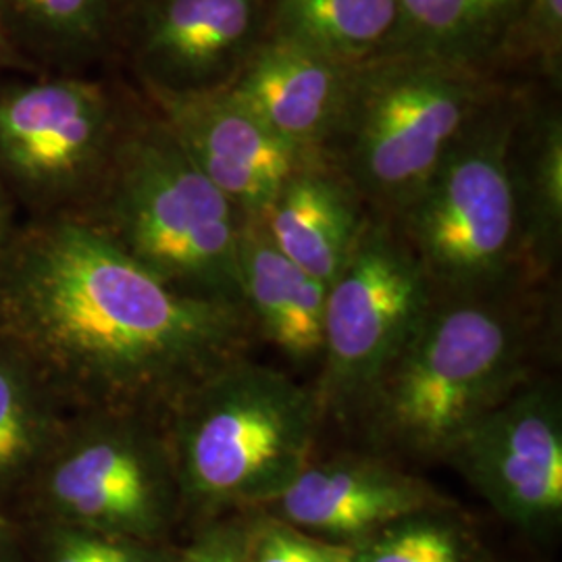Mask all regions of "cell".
Wrapping results in <instances>:
<instances>
[{"label":"cell","mask_w":562,"mask_h":562,"mask_svg":"<svg viewBox=\"0 0 562 562\" xmlns=\"http://www.w3.org/2000/svg\"><path fill=\"white\" fill-rule=\"evenodd\" d=\"M9 227H11V215H9V202L4 196V190L0 186V269L7 261V248H9Z\"/></svg>","instance_id":"cell-28"},{"label":"cell","mask_w":562,"mask_h":562,"mask_svg":"<svg viewBox=\"0 0 562 562\" xmlns=\"http://www.w3.org/2000/svg\"><path fill=\"white\" fill-rule=\"evenodd\" d=\"M180 498L206 510L281 496L313 461L322 402L273 367L236 359L173 406Z\"/></svg>","instance_id":"cell-3"},{"label":"cell","mask_w":562,"mask_h":562,"mask_svg":"<svg viewBox=\"0 0 562 562\" xmlns=\"http://www.w3.org/2000/svg\"><path fill=\"white\" fill-rule=\"evenodd\" d=\"M44 496L63 525L150 542L171 521L180 485L169 442L111 411L81 425L46 464Z\"/></svg>","instance_id":"cell-8"},{"label":"cell","mask_w":562,"mask_h":562,"mask_svg":"<svg viewBox=\"0 0 562 562\" xmlns=\"http://www.w3.org/2000/svg\"><path fill=\"white\" fill-rule=\"evenodd\" d=\"M398 21V0H273L271 34L361 67L390 50Z\"/></svg>","instance_id":"cell-18"},{"label":"cell","mask_w":562,"mask_h":562,"mask_svg":"<svg viewBox=\"0 0 562 562\" xmlns=\"http://www.w3.org/2000/svg\"><path fill=\"white\" fill-rule=\"evenodd\" d=\"M121 136L113 99L97 81L0 92V169L36 199H67L102 180Z\"/></svg>","instance_id":"cell-9"},{"label":"cell","mask_w":562,"mask_h":562,"mask_svg":"<svg viewBox=\"0 0 562 562\" xmlns=\"http://www.w3.org/2000/svg\"><path fill=\"white\" fill-rule=\"evenodd\" d=\"M4 36L42 59L97 55L111 32L109 0H0Z\"/></svg>","instance_id":"cell-20"},{"label":"cell","mask_w":562,"mask_h":562,"mask_svg":"<svg viewBox=\"0 0 562 562\" xmlns=\"http://www.w3.org/2000/svg\"><path fill=\"white\" fill-rule=\"evenodd\" d=\"M487 71L531 76L559 90L562 80V0H525L487 60Z\"/></svg>","instance_id":"cell-22"},{"label":"cell","mask_w":562,"mask_h":562,"mask_svg":"<svg viewBox=\"0 0 562 562\" xmlns=\"http://www.w3.org/2000/svg\"><path fill=\"white\" fill-rule=\"evenodd\" d=\"M273 0H142L132 55L150 97L229 88L271 34Z\"/></svg>","instance_id":"cell-11"},{"label":"cell","mask_w":562,"mask_h":562,"mask_svg":"<svg viewBox=\"0 0 562 562\" xmlns=\"http://www.w3.org/2000/svg\"><path fill=\"white\" fill-rule=\"evenodd\" d=\"M513 169L521 209L525 262L550 269L562 234V117L559 101H538L525 90L515 140Z\"/></svg>","instance_id":"cell-17"},{"label":"cell","mask_w":562,"mask_h":562,"mask_svg":"<svg viewBox=\"0 0 562 562\" xmlns=\"http://www.w3.org/2000/svg\"><path fill=\"white\" fill-rule=\"evenodd\" d=\"M527 329L492 296L434 304L364 401L378 442L443 459L485 413L527 383Z\"/></svg>","instance_id":"cell-4"},{"label":"cell","mask_w":562,"mask_h":562,"mask_svg":"<svg viewBox=\"0 0 562 562\" xmlns=\"http://www.w3.org/2000/svg\"><path fill=\"white\" fill-rule=\"evenodd\" d=\"M522 2L398 0L401 21L385 55H427L487 71V60Z\"/></svg>","instance_id":"cell-19"},{"label":"cell","mask_w":562,"mask_h":562,"mask_svg":"<svg viewBox=\"0 0 562 562\" xmlns=\"http://www.w3.org/2000/svg\"><path fill=\"white\" fill-rule=\"evenodd\" d=\"M443 461L503 519L529 533L562 517V404L552 383H525L473 423Z\"/></svg>","instance_id":"cell-10"},{"label":"cell","mask_w":562,"mask_h":562,"mask_svg":"<svg viewBox=\"0 0 562 562\" xmlns=\"http://www.w3.org/2000/svg\"><path fill=\"white\" fill-rule=\"evenodd\" d=\"M106 540L99 533L60 525L50 540V562H102Z\"/></svg>","instance_id":"cell-26"},{"label":"cell","mask_w":562,"mask_h":562,"mask_svg":"<svg viewBox=\"0 0 562 562\" xmlns=\"http://www.w3.org/2000/svg\"><path fill=\"white\" fill-rule=\"evenodd\" d=\"M238 269L241 302L262 336L290 361H319L329 288L281 252L262 217L241 225Z\"/></svg>","instance_id":"cell-16"},{"label":"cell","mask_w":562,"mask_h":562,"mask_svg":"<svg viewBox=\"0 0 562 562\" xmlns=\"http://www.w3.org/2000/svg\"><path fill=\"white\" fill-rule=\"evenodd\" d=\"M362 204L329 162H315L281 186L262 222L290 261L329 288L352 259L371 220Z\"/></svg>","instance_id":"cell-15"},{"label":"cell","mask_w":562,"mask_h":562,"mask_svg":"<svg viewBox=\"0 0 562 562\" xmlns=\"http://www.w3.org/2000/svg\"><path fill=\"white\" fill-rule=\"evenodd\" d=\"M180 562H248L246 527L222 522L204 529L186 548Z\"/></svg>","instance_id":"cell-25"},{"label":"cell","mask_w":562,"mask_h":562,"mask_svg":"<svg viewBox=\"0 0 562 562\" xmlns=\"http://www.w3.org/2000/svg\"><path fill=\"white\" fill-rule=\"evenodd\" d=\"M248 562H355V546L327 542L262 515L246 527Z\"/></svg>","instance_id":"cell-24"},{"label":"cell","mask_w":562,"mask_h":562,"mask_svg":"<svg viewBox=\"0 0 562 562\" xmlns=\"http://www.w3.org/2000/svg\"><path fill=\"white\" fill-rule=\"evenodd\" d=\"M525 88L490 102L394 220L436 294L492 296L525 262L513 140Z\"/></svg>","instance_id":"cell-6"},{"label":"cell","mask_w":562,"mask_h":562,"mask_svg":"<svg viewBox=\"0 0 562 562\" xmlns=\"http://www.w3.org/2000/svg\"><path fill=\"white\" fill-rule=\"evenodd\" d=\"M38 378L18 348H0V487L30 471L46 446Z\"/></svg>","instance_id":"cell-21"},{"label":"cell","mask_w":562,"mask_h":562,"mask_svg":"<svg viewBox=\"0 0 562 562\" xmlns=\"http://www.w3.org/2000/svg\"><path fill=\"white\" fill-rule=\"evenodd\" d=\"M102 562H165L159 552L150 550L146 542L109 538Z\"/></svg>","instance_id":"cell-27"},{"label":"cell","mask_w":562,"mask_h":562,"mask_svg":"<svg viewBox=\"0 0 562 562\" xmlns=\"http://www.w3.org/2000/svg\"><path fill=\"white\" fill-rule=\"evenodd\" d=\"M7 48H11V44L7 41V36H4V30H2V25H0V57L7 53Z\"/></svg>","instance_id":"cell-30"},{"label":"cell","mask_w":562,"mask_h":562,"mask_svg":"<svg viewBox=\"0 0 562 562\" xmlns=\"http://www.w3.org/2000/svg\"><path fill=\"white\" fill-rule=\"evenodd\" d=\"M355 71L269 34L227 90L283 140L323 159L340 127Z\"/></svg>","instance_id":"cell-14"},{"label":"cell","mask_w":562,"mask_h":562,"mask_svg":"<svg viewBox=\"0 0 562 562\" xmlns=\"http://www.w3.org/2000/svg\"><path fill=\"white\" fill-rule=\"evenodd\" d=\"M436 304V290L396 225L369 220L352 259L327 290L323 390L327 401L369 398Z\"/></svg>","instance_id":"cell-7"},{"label":"cell","mask_w":562,"mask_h":562,"mask_svg":"<svg viewBox=\"0 0 562 562\" xmlns=\"http://www.w3.org/2000/svg\"><path fill=\"white\" fill-rule=\"evenodd\" d=\"M513 83L427 55H385L355 71L340 127L323 159L362 202L394 222L450 148Z\"/></svg>","instance_id":"cell-2"},{"label":"cell","mask_w":562,"mask_h":562,"mask_svg":"<svg viewBox=\"0 0 562 562\" xmlns=\"http://www.w3.org/2000/svg\"><path fill=\"white\" fill-rule=\"evenodd\" d=\"M11 346L111 411L169 402L244 357L246 306L186 296L92 223L55 222L0 269Z\"/></svg>","instance_id":"cell-1"},{"label":"cell","mask_w":562,"mask_h":562,"mask_svg":"<svg viewBox=\"0 0 562 562\" xmlns=\"http://www.w3.org/2000/svg\"><path fill=\"white\" fill-rule=\"evenodd\" d=\"M469 533L446 508L392 522L355 546V562H473Z\"/></svg>","instance_id":"cell-23"},{"label":"cell","mask_w":562,"mask_h":562,"mask_svg":"<svg viewBox=\"0 0 562 562\" xmlns=\"http://www.w3.org/2000/svg\"><path fill=\"white\" fill-rule=\"evenodd\" d=\"M102 232L186 296L241 304L244 217L161 120L121 136L104 173Z\"/></svg>","instance_id":"cell-5"},{"label":"cell","mask_w":562,"mask_h":562,"mask_svg":"<svg viewBox=\"0 0 562 562\" xmlns=\"http://www.w3.org/2000/svg\"><path fill=\"white\" fill-rule=\"evenodd\" d=\"M11 546H13V533L9 522L0 517V562L9 561L11 554Z\"/></svg>","instance_id":"cell-29"},{"label":"cell","mask_w":562,"mask_h":562,"mask_svg":"<svg viewBox=\"0 0 562 562\" xmlns=\"http://www.w3.org/2000/svg\"><path fill=\"white\" fill-rule=\"evenodd\" d=\"M269 506V515L327 542L359 546L411 515L446 508L440 492L367 457L311 461Z\"/></svg>","instance_id":"cell-13"},{"label":"cell","mask_w":562,"mask_h":562,"mask_svg":"<svg viewBox=\"0 0 562 562\" xmlns=\"http://www.w3.org/2000/svg\"><path fill=\"white\" fill-rule=\"evenodd\" d=\"M153 101L188 159L244 220L262 217L296 171L325 161L283 140L227 88Z\"/></svg>","instance_id":"cell-12"}]
</instances>
